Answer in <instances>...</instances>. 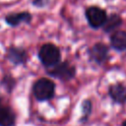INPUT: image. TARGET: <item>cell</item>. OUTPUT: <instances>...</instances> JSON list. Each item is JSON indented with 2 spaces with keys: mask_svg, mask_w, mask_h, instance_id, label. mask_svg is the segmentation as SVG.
<instances>
[{
  "mask_svg": "<svg viewBox=\"0 0 126 126\" xmlns=\"http://www.w3.org/2000/svg\"><path fill=\"white\" fill-rule=\"evenodd\" d=\"M55 85L54 83L46 78H41L37 80L32 88L34 96L38 100H47L54 95Z\"/></svg>",
  "mask_w": 126,
  "mask_h": 126,
  "instance_id": "obj_1",
  "label": "cell"
},
{
  "mask_svg": "<svg viewBox=\"0 0 126 126\" xmlns=\"http://www.w3.org/2000/svg\"><path fill=\"white\" fill-rule=\"evenodd\" d=\"M110 42L113 48L116 50H126V32L124 31H118L115 32L111 37Z\"/></svg>",
  "mask_w": 126,
  "mask_h": 126,
  "instance_id": "obj_8",
  "label": "cell"
},
{
  "mask_svg": "<svg viewBox=\"0 0 126 126\" xmlns=\"http://www.w3.org/2000/svg\"><path fill=\"white\" fill-rule=\"evenodd\" d=\"M2 106V99H1V97H0V107Z\"/></svg>",
  "mask_w": 126,
  "mask_h": 126,
  "instance_id": "obj_13",
  "label": "cell"
},
{
  "mask_svg": "<svg viewBox=\"0 0 126 126\" xmlns=\"http://www.w3.org/2000/svg\"><path fill=\"white\" fill-rule=\"evenodd\" d=\"M31 15L27 12L11 14L6 17V22L10 26H18L21 23H29L31 21Z\"/></svg>",
  "mask_w": 126,
  "mask_h": 126,
  "instance_id": "obj_10",
  "label": "cell"
},
{
  "mask_svg": "<svg viewBox=\"0 0 126 126\" xmlns=\"http://www.w3.org/2000/svg\"><path fill=\"white\" fill-rule=\"evenodd\" d=\"M8 58L14 64H22L27 59V53L23 48L11 47L8 51Z\"/></svg>",
  "mask_w": 126,
  "mask_h": 126,
  "instance_id": "obj_9",
  "label": "cell"
},
{
  "mask_svg": "<svg viewBox=\"0 0 126 126\" xmlns=\"http://www.w3.org/2000/svg\"><path fill=\"white\" fill-rule=\"evenodd\" d=\"M48 73L53 76L56 77L60 80H70L74 77L76 71H75V67L71 64H69L68 62H63V63H58L55 66H53V68L48 71Z\"/></svg>",
  "mask_w": 126,
  "mask_h": 126,
  "instance_id": "obj_3",
  "label": "cell"
},
{
  "mask_svg": "<svg viewBox=\"0 0 126 126\" xmlns=\"http://www.w3.org/2000/svg\"><path fill=\"white\" fill-rule=\"evenodd\" d=\"M87 19L89 21V24L93 28H99L102 27L107 19L106 14L103 10H101L98 7H91L86 12Z\"/></svg>",
  "mask_w": 126,
  "mask_h": 126,
  "instance_id": "obj_4",
  "label": "cell"
},
{
  "mask_svg": "<svg viewBox=\"0 0 126 126\" xmlns=\"http://www.w3.org/2000/svg\"><path fill=\"white\" fill-rule=\"evenodd\" d=\"M90 54L93 60L97 63H102L108 56V48L103 43H96L92 47Z\"/></svg>",
  "mask_w": 126,
  "mask_h": 126,
  "instance_id": "obj_5",
  "label": "cell"
},
{
  "mask_svg": "<svg viewBox=\"0 0 126 126\" xmlns=\"http://www.w3.org/2000/svg\"><path fill=\"white\" fill-rule=\"evenodd\" d=\"M38 57L43 65L53 67L60 61V51L54 44L46 43L40 47Z\"/></svg>",
  "mask_w": 126,
  "mask_h": 126,
  "instance_id": "obj_2",
  "label": "cell"
},
{
  "mask_svg": "<svg viewBox=\"0 0 126 126\" xmlns=\"http://www.w3.org/2000/svg\"><path fill=\"white\" fill-rule=\"evenodd\" d=\"M122 126H126V121H124V122L122 123Z\"/></svg>",
  "mask_w": 126,
  "mask_h": 126,
  "instance_id": "obj_14",
  "label": "cell"
},
{
  "mask_svg": "<svg viewBox=\"0 0 126 126\" xmlns=\"http://www.w3.org/2000/svg\"><path fill=\"white\" fill-rule=\"evenodd\" d=\"M16 120L15 113L7 106L0 107V126H14Z\"/></svg>",
  "mask_w": 126,
  "mask_h": 126,
  "instance_id": "obj_7",
  "label": "cell"
},
{
  "mask_svg": "<svg viewBox=\"0 0 126 126\" xmlns=\"http://www.w3.org/2000/svg\"><path fill=\"white\" fill-rule=\"evenodd\" d=\"M109 95L112 97L113 100L123 103L126 101V86L117 83L114 85H111L109 88Z\"/></svg>",
  "mask_w": 126,
  "mask_h": 126,
  "instance_id": "obj_6",
  "label": "cell"
},
{
  "mask_svg": "<svg viewBox=\"0 0 126 126\" xmlns=\"http://www.w3.org/2000/svg\"><path fill=\"white\" fill-rule=\"evenodd\" d=\"M121 24V19L119 16L117 15H111L109 18L106 19L103 27H104V31L105 32H111L113 30H115L116 28H118Z\"/></svg>",
  "mask_w": 126,
  "mask_h": 126,
  "instance_id": "obj_11",
  "label": "cell"
},
{
  "mask_svg": "<svg viewBox=\"0 0 126 126\" xmlns=\"http://www.w3.org/2000/svg\"><path fill=\"white\" fill-rule=\"evenodd\" d=\"M32 4L35 6H43L46 4L48 0H32Z\"/></svg>",
  "mask_w": 126,
  "mask_h": 126,
  "instance_id": "obj_12",
  "label": "cell"
}]
</instances>
